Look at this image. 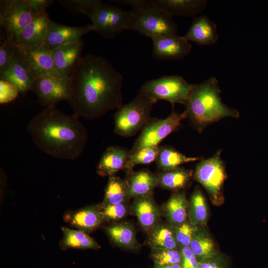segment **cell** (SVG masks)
<instances>
[{
    "label": "cell",
    "instance_id": "6da1fadb",
    "mask_svg": "<svg viewBox=\"0 0 268 268\" xmlns=\"http://www.w3.org/2000/svg\"><path fill=\"white\" fill-rule=\"evenodd\" d=\"M68 77L67 102L78 117L94 120L123 105L124 77L106 58L93 54L81 57Z\"/></svg>",
    "mask_w": 268,
    "mask_h": 268
},
{
    "label": "cell",
    "instance_id": "7a4b0ae2",
    "mask_svg": "<svg viewBox=\"0 0 268 268\" xmlns=\"http://www.w3.org/2000/svg\"><path fill=\"white\" fill-rule=\"evenodd\" d=\"M27 129L39 149L60 159L78 158L87 140V131L79 117L66 114L56 106L46 107L35 115Z\"/></svg>",
    "mask_w": 268,
    "mask_h": 268
},
{
    "label": "cell",
    "instance_id": "3957f363",
    "mask_svg": "<svg viewBox=\"0 0 268 268\" xmlns=\"http://www.w3.org/2000/svg\"><path fill=\"white\" fill-rule=\"evenodd\" d=\"M220 92L218 81L214 77L193 84L184 105V112L194 128L200 134L208 125L224 118L239 117L238 110L222 102Z\"/></svg>",
    "mask_w": 268,
    "mask_h": 268
},
{
    "label": "cell",
    "instance_id": "277c9868",
    "mask_svg": "<svg viewBox=\"0 0 268 268\" xmlns=\"http://www.w3.org/2000/svg\"><path fill=\"white\" fill-rule=\"evenodd\" d=\"M130 5L129 30L136 31L151 39L161 36L177 34L173 17L155 4L152 0H111Z\"/></svg>",
    "mask_w": 268,
    "mask_h": 268
},
{
    "label": "cell",
    "instance_id": "5b68a950",
    "mask_svg": "<svg viewBox=\"0 0 268 268\" xmlns=\"http://www.w3.org/2000/svg\"><path fill=\"white\" fill-rule=\"evenodd\" d=\"M153 104L147 97L138 93L133 100L117 109L114 116V132L123 137L135 135L151 118Z\"/></svg>",
    "mask_w": 268,
    "mask_h": 268
},
{
    "label": "cell",
    "instance_id": "8992f818",
    "mask_svg": "<svg viewBox=\"0 0 268 268\" xmlns=\"http://www.w3.org/2000/svg\"><path fill=\"white\" fill-rule=\"evenodd\" d=\"M193 86V84L181 76L168 75L145 82L138 94L145 96L153 104L165 100L174 107L176 103L185 104Z\"/></svg>",
    "mask_w": 268,
    "mask_h": 268
},
{
    "label": "cell",
    "instance_id": "52a82bcc",
    "mask_svg": "<svg viewBox=\"0 0 268 268\" xmlns=\"http://www.w3.org/2000/svg\"><path fill=\"white\" fill-rule=\"evenodd\" d=\"M91 20L95 31L105 39H110L129 30V10L102 0L85 14Z\"/></svg>",
    "mask_w": 268,
    "mask_h": 268
},
{
    "label": "cell",
    "instance_id": "ba28073f",
    "mask_svg": "<svg viewBox=\"0 0 268 268\" xmlns=\"http://www.w3.org/2000/svg\"><path fill=\"white\" fill-rule=\"evenodd\" d=\"M221 150L212 157L202 159L197 164L194 178L206 190L212 201L219 204L223 199V187L226 178L225 168L221 157Z\"/></svg>",
    "mask_w": 268,
    "mask_h": 268
},
{
    "label": "cell",
    "instance_id": "9c48e42d",
    "mask_svg": "<svg viewBox=\"0 0 268 268\" xmlns=\"http://www.w3.org/2000/svg\"><path fill=\"white\" fill-rule=\"evenodd\" d=\"M187 118L184 111L178 113L174 109L167 117L163 119L151 118L141 131L130 151L158 146L168 135L177 130L181 121Z\"/></svg>",
    "mask_w": 268,
    "mask_h": 268
},
{
    "label": "cell",
    "instance_id": "30bf717a",
    "mask_svg": "<svg viewBox=\"0 0 268 268\" xmlns=\"http://www.w3.org/2000/svg\"><path fill=\"white\" fill-rule=\"evenodd\" d=\"M31 91L35 94L42 106H56L57 103L64 100L68 101L69 99V77L63 78L50 73L36 76Z\"/></svg>",
    "mask_w": 268,
    "mask_h": 268
},
{
    "label": "cell",
    "instance_id": "8fae6325",
    "mask_svg": "<svg viewBox=\"0 0 268 268\" xmlns=\"http://www.w3.org/2000/svg\"><path fill=\"white\" fill-rule=\"evenodd\" d=\"M27 0H0V24L5 36L15 37L38 15Z\"/></svg>",
    "mask_w": 268,
    "mask_h": 268
},
{
    "label": "cell",
    "instance_id": "7c38bea8",
    "mask_svg": "<svg viewBox=\"0 0 268 268\" xmlns=\"http://www.w3.org/2000/svg\"><path fill=\"white\" fill-rule=\"evenodd\" d=\"M17 53L35 76L47 73L60 76L55 67L52 50L45 42L17 45Z\"/></svg>",
    "mask_w": 268,
    "mask_h": 268
},
{
    "label": "cell",
    "instance_id": "4fadbf2b",
    "mask_svg": "<svg viewBox=\"0 0 268 268\" xmlns=\"http://www.w3.org/2000/svg\"><path fill=\"white\" fill-rule=\"evenodd\" d=\"M152 55L158 60H177L185 58L191 51L192 45L184 37L166 35L152 39Z\"/></svg>",
    "mask_w": 268,
    "mask_h": 268
},
{
    "label": "cell",
    "instance_id": "5bb4252c",
    "mask_svg": "<svg viewBox=\"0 0 268 268\" xmlns=\"http://www.w3.org/2000/svg\"><path fill=\"white\" fill-rule=\"evenodd\" d=\"M0 80L13 85L20 93L25 94L31 91L35 76L16 53L15 56L0 69Z\"/></svg>",
    "mask_w": 268,
    "mask_h": 268
},
{
    "label": "cell",
    "instance_id": "9a60e30c",
    "mask_svg": "<svg viewBox=\"0 0 268 268\" xmlns=\"http://www.w3.org/2000/svg\"><path fill=\"white\" fill-rule=\"evenodd\" d=\"M95 31L92 24L73 27L60 24L50 19L45 43L52 49L81 39L85 34Z\"/></svg>",
    "mask_w": 268,
    "mask_h": 268
},
{
    "label": "cell",
    "instance_id": "2e32d148",
    "mask_svg": "<svg viewBox=\"0 0 268 268\" xmlns=\"http://www.w3.org/2000/svg\"><path fill=\"white\" fill-rule=\"evenodd\" d=\"M84 44L83 40L80 39L52 49L55 67L61 77L68 78L75 64L81 57Z\"/></svg>",
    "mask_w": 268,
    "mask_h": 268
},
{
    "label": "cell",
    "instance_id": "e0dca14e",
    "mask_svg": "<svg viewBox=\"0 0 268 268\" xmlns=\"http://www.w3.org/2000/svg\"><path fill=\"white\" fill-rule=\"evenodd\" d=\"M184 37L200 46L215 44L219 38L217 25L206 15L194 17L191 25Z\"/></svg>",
    "mask_w": 268,
    "mask_h": 268
},
{
    "label": "cell",
    "instance_id": "ac0fdd59",
    "mask_svg": "<svg viewBox=\"0 0 268 268\" xmlns=\"http://www.w3.org/2000/svg\"><path fill=\"white\" fill-rule=\"evenodd\" d=\"M129 198H136L151 195L158 186L157 174L144 169L127 173Z\"/></svg>",
    "mask_w": 268,
    "mask_h": 268
},
{
    "label": "cell",
    "instance_id": "d6986e66",
    "mask_svg": "<svg viewBox=\"0 0 268 268\" xmlns=\"http://www.w3.org/2000/svg\"><path fill=\"white\" fill-rule=\"evenodd\" d=\"M50 19L47 12L40 14L14 37L17 45H31L45 42Z\"/></svg>",
    "mask_w": 268,
    "mask_h": 268
},
{
    "label": "cell",
    "instance_id": "ffe728a7",
    "mask_svg": "<svg viewBox=\"0 0 268 268\" xmlns=\"http://www.w3.org/2000/svg\"><path fill=\"white\" fill-rule=\"evenodd\" d=\"M66 222L72 227L85 232L91 231L104 221L100 206L85 207L66 213Z\"/></svg>",
    "mask_w": 268,
    "mask_h": 268
},
{
    "label": "cell",
    "instance_id": "44dd1931",
    "mask_svg": "<svg viewBox=\"0 0 268 268\" xmlns=\"http://www.w3.org/2000/svg\"><path fill=\"white\" fill-rule=\"evenodd\" d=\"M132 209L140 225L145 230L150 231L159 224L161 212L152 195L134 198Z\"/></svg>",
    "mask_w": 268,
    "mask_h": 268
},
{
    "label": "cell",
    "instance_id": "7402d4cb",
    "mask_svg": "<svg viewBox=\"0 0 268 268\" xmlns=\"http://www.w3.org/2000/svg\"><path fill=\"white\" fill-rule=\"evenodd\" d=\"M153 2L171 16H194L206 7V0H152Z\"/></svg>",
    "mask_w": 268,
    "mask_h": 268
},
{
    "label": "cell",
    "instance_id": "603a6c76",
    "mask_svg": "<svg viewBox=\"0 0 268 268\" xmlns=\"http://www.w3.org/2000/svg\"><path fill=\"white\" fill-rule=\"evenodd\" d=\"M130 151L118 146L107 148L102 155L97 165V172L101 176L114 175L123 169L127 161Z\"/></svg>",
    "mask_w": 268,
    "mask_h": 268
},
{
    "label": "cell",
    "instance_id": "cb8c5ba5",
    "mask_svg": "<svg viewBox=\"0 0 268 268\" xmlns=\"http://www.w3.org/2000/svg\"><path fill=\"white\" fill-rule=\"evenodd\" d=\"M106 232L111 241L121 248L130 251L138 248L135 228L129 223L112 224L107 228Z\"/></svg>",
    "mask_w": 268,
    "mask_h": 268
},
{
    "label": "cell",
    "instance_id": "d4e9b609",
    "mask_svg": "<svg viewBox=\"0 0 268 268\" xmlns=\"http://www.w3.org/2000/svg\"><path fill=\"white\" fill-rule=\"evenodd\" d=\"M202 157H188L174 148L167 145L160 146L155 161L157 168L161 171L172 170L184 163L201 161Z\"/></svg>",
    "mask_w": 268,
    "mask_h": 268
},
{
    "label": "cell",
    "instance_id": "484cf974",
    "mask_svg": "<svg viewBox=\"0 0 268 268\" xmlns=\"http://www.w3.org/2000/svg\"><path fill=\"white\" fill-rule=\"evenodd\" d=\"M193 174L192 170L182 167L161 171L157 174L158 186L164 189L178 192L189 185Z\"/></svg>",
    "mask_w": 268,
    "mask_h": 268
},
{
    "label": "cell",
    "instance_id": "4316f807",
    "mask_svg": "<svg viewBox=\"0 0 268 268\" xmlns=\"http://www.w3.org/2000/svg\"><path fill=\"white\" fill-rule=\"evenodd\" d=\"M188 205L184 192L174 193L164 206V213L168 220L175 226L186 221Z\"/></svg>",
    "mask_w": 268,
    "mask_h": 268
},
{
    "label": "cell",
    "instance_id": "83f0119b",
    "mask_svg": "<svg viewBox=\"0 0 268 268\" xmlns=\"http://www.w3.org/2000/svg\"><path fill=\"white\" fill-rule=\"evenodd\" d=\"M63 237L61 242L62 249L74 248L94 249L100 248V245L84 231L67 227H62Z\"/></svg>",
    "mask_w": 268,
    "mask_h": 268
},
{
    "label": "cell",
    "instance_id": "f1b7e54d",
    "mask_svg": "<svg viewBox=\"0 0 268 268\" xmlns=\"http://www.w3.org/2000/svg\"><path fill=\"white\" fill-rule=\"evenodd\" d=\"M148 242L151 250H173L177 247L174 228L165 224L159 223L150 230Z\"/></svg>",
    "mask_w": 268,
    "mask_h": 268
},
{
    "label": "cell",
    "instance_id": "f546056e",
    "mask_svg": "<svg viewBox=\"0 0 268 268\" xmlns=\"http://www.w3.org/2000/svg\"><path fill=\"white\" fill-rule=\"evenodd\" d=\"M129 199L128 187L126 180L114 175L109 176L101 205L123 203Z\"/></svg>",
    "mask_w": 268,
    "mask_h": 268
},
{
    "label": "cell",
    "instance_id": "4dcf8cb0",
    "mask_svg": "<svg viewBox=\"0 0 268 268\" xmlns=\"http://www.w3.org/2000/svg\"><path fill=\"white\" fill-rule=\"evenodd\" d=\"M189 247L199 262L218 255L211 238L198 228L193 235Z\"/></svg>",
    "mask_w": 268,
    "mask_h": 268
},
{
    "label": "cell",
    "instance_id": "1f68e13d",
    "mask_svg": "<svg viewBox=\"0 0 268 268\" xmlns=\"http://www.w3.org/2000/svg\"><path fill=\"white\" fill-rule=\"evenodd\" d=\"M189 222L193 225H205L207 220V207L205 198L199 188L193 192L188 204Z\"/></svg>",
    "mask_w": 268,
    "mask_h": 268
},
{
    "label": "cell",
    "instance_id": "d6a6232c",
    "mask_svg": "<svg viewBox=\"0 0 268 268\" xmlns=\"http://www.w3.org/2000/svg\"><path fill=\"white\" fill-rule=\"evenodd\" d=\"M159 146L141 148L130 151L126 164L123 169L126 173L133 171V168L139 164H147L155 161L159 151Z\"/></svg>",
    "mask_w": 268,
    "mask_h": 268
},
{
    "label": "cell",
    "instance_id": "836d02e7",
    "mask_svg": "<svg viewBox=\"0 0 268 268\" xmlns=\"http://www.w3.org/2000/svg\"><path fill=\"white\" fill-rule=\"evenodd\" d=\"M150 259L154 265L167 266L174 264H181L182 256L180 250L176 249H154L151 250Z\"/></svg>",
    "mask_w": 268,
    "mask_h": 268
},
{
    "label": "cell",
    "instance_id": "e575fe53",
    "mask_svg": "<svg viewBox=\"0 0 268 268\" xmlns=\"http://www.w3.org/2000/svg\"><path fill=\"white\" fill-rule=\"evenodd\" d=\"M197 228V226L187 221L174 226V231L177 244L181 246V248L189 246Z\"/></svg>",
    "mask_w": 268,
    "mask_h": 268
},
{
    "label": "cell",
    "instance_id": "d590c367",
    "mask_svg": "<svg viewBox=\"0 0 268 268\" xmlns=\"http://www.w3.org/2000/svg\"><path fill=\"white\" fill-rule=\"evenodd\" d=\"M99 0H58V2L72 12L84 15L93 7Z\"/></svg>",
    "mask_w": 268,
    "mask_h": 268
},
{
    "label": "cell",
    "instance_id": "8d00e7d4",
    "mask_svg": "<svg viewBox=\"0 0 268 268\" xmlns=\"http://www.w3.org/2000/svg\"><path fill=\"white\" fill-rule=\"evenodd\" d=\"M100 206L104 221H119L126 216L128 211L125 202Z\"/></svg>",
    "mask_w": 268,
    "mask_h": 268
},
{
    "label": "cell",
    "instance_id": "74e56055",
    "mask_svg": "<svg viewBox=\"0 0 268 268\" xmlns=\"http://www.w3.org/2000/svg\"><path fill=\"white\" fill-rule=\"evenodd\" d=\"M17 45L14 37L5 36L0 46V69L3 67L16 55Z\"/></svg>",
    "mask_w": 268,
    "mask_h": 268
},
{
    "label": "cell",
    "instance_id": "f35d334b",
    "mask_svg": "<svg viewBox=\"0 0 268 268\" xmlns=\"http://www.w3.org/2000/svg\"><path fill=\"white\" fill-rule=\"evenodd\" d=\"M0 103L11 101L17 97L19 91L9 82L0 80Z\"/></svg>",
    "mask_w": 268,
    "mask_h": 268
},
{
    "label": "cell",
    "instance_id": "ab89813d",
    "mask_svg": "<svg viewBox=\"0 0 268 268\" xmlns=\"http://www.w3.org/2000/svg\"><path fill=\"white\" fill-rule=\"evenodd\" d=\"M182 256V267L183 268H198L199 261L189 246L181 248Z\"/></svg>",
    "mask_w": 268,
    "mask_h": 268
},
{
    "label": "cell",
    "instance_id": "60d3db41",
    "mask_svg": "<svg viewBox=\"0 0 268 268\" xmlns=\"http://www.w3.org/2000/svg\"><path fill=\"white\" fill-rule=\"evenodd\" d=\"M198 268H227L226 262L221 256L199 262Z\"/></svg>",
    "mask_w": 268,
    "mask_h": 268
},
{
    "label": "cell",
    "instance_id": "b9f144b4",
    "mask_svg": "<svg viewBox=\"0 0 268 268\" xmlns=\"http://www.w3.org/2000/svg\"><path fill=\"white\" fill-rule=\"evenodd\" d=\"M33 11L37 14L47 12V9L54 2L53 0H27Z\"/></svg>",
    "mask_w": 268,
    "mask_h": 268
},
{
    "label": "cell",
    "instance_id": "7bdbcfd3",
    "mask_svg": "<svg viewBox=\"0 0 268 268\" xmlns=\"http://www.w3.org/2000/svg\"><path fill=\"white\" fill-rule=\"evenodd\" d=\"M153 268H183L181 264H174L167 266H158L154 265Z\"/></svg>",
    "mask_w": 268,
    "mask_h": 268
}]
</instances>
